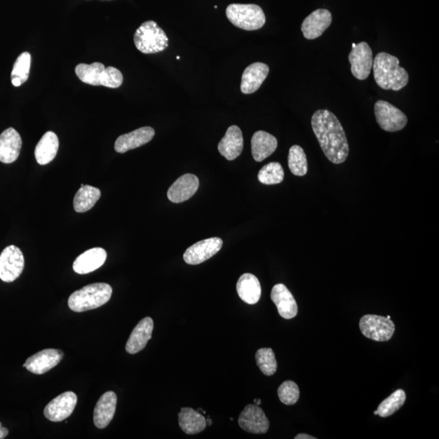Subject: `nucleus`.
<instances>
[{"mask_svg": "<svg viewBox=\"0 0 439 439\" xmlns=\"http://www.w3.org/2000/svg\"><path fill=\"white\" fill-rule=\"evenodd\" d=\"M112 288L107 283H93L76 290L69 298L68 304L76 313L93 310L108 303Z\"/></svg>", "mask_w": 439, "mask_h": 439, "instance_id": "obj_3", "label": "nucleus"}, {"mask_svg": "<svg viewBox=\"0 0 439 439\" xmlns=\"http://www.w3.org/2000/svg\"><path fill=\"white\" fill-rule=\"evenodd\" d=\"M254 403H256L257 405H259L262 403V400H254Z\"/></svg>", "mask_w": 439, "mask_h": 439, "instance_id": "obj_39", "label": "nucleus"}, {"mask_svg": "<svg viewBox=\"0 0 439 439\" xmlns=\"http://www.w3.org/2000/svg\"><path fill=\"white\" fill-rule=\"evenodd\" d=\"M155 136V130L151 127L145 126L128 134L121 135L115 142V150L119 153L135 149L151 142Z\"/></svg>", "mask_w": 439, "mask_h": 439, "instance_id": "obj_19", "label": "nucleus"}, {"mask_svg": "<svg viewBox=\"0 0 439 439\" xmlns=\"http://www.w3.org/2000/svg\"><path fill=\"white\" fill-rule=\"evenodd\" d=\"M75 73L83 83L91 86H104L109 88H119L123 83V75L114 67L105 68L103 64H79Z\"/></svg>", "mask_w": 439, "mask_h": 439, "instance_id": "obj_4", "label": "nucleus"}, {"mask_svg": "<svg viewBox=\"0 0 439 439\" xmlns=\"http://www.w3.org/2000/svg\"><path fill=\"white\" fill-rule=\"evenodd\" d=\"M62 351L58 349H45L29 357L23 367L34 374H44L53 370L63 360Z\"/></svg>", "mask_w": 439, "mask_h": 439, "instance_id": "obj_14", "label": "nucleus"}, {"mask_svg": "<svg viewBox=\"0 0 439 439\" xmlns=\"http://www.w3.org/2000/svg\"><path fill=\"white\" fill-rule=\"evenodd\" d=\"M386 318H388V319H391V316H386Z\"/></svg>", "mask_w": 439, "mask_h": 439, "instance_id": "obj_41", "label": "nucleus"}, {"mask_svg": "<svg viewBox=\"0 0 439 439\" xmlns=\"http://www.w3.org/2000/svg\"><path fill=\"white\" fill-rule=\"evenodd\" d=\"M226 13L229 22L248 32L262 28L266 22L262 8L256 4H233L229 5Z\"/></svg>", "mask_w": 439, "mask_h": 439, "instance_id": "obj_6", "label": "nucleus"}, {"mask_svg": "<svg viewBox=\"0 0 439 439\" xmlns=\"http://www.w3.org/2000/svg\"><path fill=\"white\" fill-rule=\"evenodd\" d=\"M316 438L306 435V433H299L297 436L295 437V439H316Z\"/></svg>", "mask_w": 439, "mask_h": 439, "instance_id": "obj_37", "label": "nucleus"}, {"mask_svg": "<svg viewBox=\"0 0 439 439\" xmlns=\"http://www.w3.org/2000/svg\"><path fill=\"white\" fill-rule=\"evenodd\" d=\"M106 259L107 252L104 249L92 248L75 259L73 269L79 274L90 273L100 269L105 263Z\"/></svg>", "mask_w": 439, "mask_h": 439, "instance_id": "obj_24", "label": "nucleus"}, {"mask_svg": "<svg viewBox=\"0 0 439 439\" xmlns=\"http://www.w3.org/2000/svg\"><path fill=\"white\" fill-rule=\"evenodd\" d=\"M238 425L244 431L262 435L268 432L270 424L262 408L257 405H249L239 415Z\"/></svg>", "mask_w": 439, "mask_h": 439, "instance_id": "obj_13", "label": "nucleus"}, {"mask_svg": "<svg viewBox=\"0 0 439 439\" xmlns=\"http://www.w3.org/2000/svg\"><path fill=\"white\" fill-rule=\"evenodd\" d=\"M372 69L376 83L384 90H400L410 80L407 71L400 66V60L386 53L376 55Z\"/></svg>", "mask_w": 439, "mask_h": 439, "instance_id": "obj_2", "label": "nucleus"}, {"mask_svg": "<svg viewBox=\"0 0 439 439\" xmlns=\"http://www.w3.org/2000/svg\"><path fill=\"white\" fill-rule=\"evenodd\" d=\"M100 197L101 191L100 189L91 186L81 187L74 197V210L79 213L90 210L97 201L100 200Z\"/></svg>", "mask_w": 439, "mask_h": 439, "instance_id": "obj_29", "label": "nucleus"}, {"mask_svg": "<svg viewBox=\"0 0 439 439\" xmlns=\"http://www.w3.org/2000/svg\"><path fill=\"white\" fill-rule=\"evenodd\" d=\"M271 299L277 307L279 315L284 319H292L297 316V303L292 292L285 285H274L271 292Z\"/></svg>", "mask_w": 439, "mask_h": 439, "instance_id": "obj_18", "label": "nucleus"}, {"mask_svg": "<svg viewBox=\"0 0 439 439\" xmlns=\"http://www.w3.org/2000/svg\"><path fill=\"white\" fill-rule=\"evenodd\" d=\"M311 127L327 159L339 165L349 155V145L343 126L328 110H318L311 117Z\"/></svg>", "mask_w": 439, "mask_h": 439, "instance_id": "obj_1", "label": "nucleus"}, {"mask_svg": "<svg viewBox=\"0 0 439 439\" xmlns=\"http://www.w3.org/2000/svg\"><path fill=\"white\" fill-rule=\"evenodd\" d=\"M377 124L387 132L402 130L407 123V117L403 112L384 100H379L374 105Z\"/></svg>", "mask_w": 439, "mask_h": 439, "instance_id": "obj_8", "label": "nucleus"}, {"mask_svg": "<svg viewBox=\"0 0 439 439\" xmlns=\"http://www.w3.org/2000/svg\"><path fill=\"white\" fill-rule=\"evenodd\" d=\"M22 140L19 133L10 127L0 135V161L11 164L18 159Z\"/></svg>", "mask_w": 439, "mask_h": 439, "instance_id": "obj_17", "label": "nucleus"}, {"mask_svg": "<svg viewBox=\"0 0 439 439\" xmlns=\"http://www.w3.org/2000/svg\"><path fill=\"white\" fill-rule=\"evenodd\" d=\"M59 139L53 131H48L40 140L35 147L34 155L41 166L52 162L59 150Z\"/></svg>", "mask_w": 439, "mask_h": 439, "instance_id": "obj_28", "label": "nucleus"}, {"mask_svg": "<svg viewBox=\"0 0 439 439\" xmlns=\"http://www.w3.org/2000/svg\"><path fill=\"white\" fill-rule=\"evenodd\" d=\"M200 186L198 178L191 173L184 175L168 189L167 196L173 203H180L191 198Z\"/></svg>", "mask_w": 439, "mask_h": 439, "instance_id": "obj_16", "label": "nucleus"}, {"mask_svg": "<svg viewBox=\"0 0 439 439\" xmlns=\"http://www.w3.org/2000/svg\"><path fill=\"white\" fill-rule=\"evenodd\" d=\"M134 41L137 49L144 54L161 53L168 47L166 32L153 20L141 25L136 30Z\"/></svg>", "mask_w": 439, "mask_h": 439, "instance_id": "obj_5", "label": "nucleus"}, {"mask_svg": "<svg viewBox=\"0 0 439 439\" xmlns=\"http://www.w3.org/2000/svg\"><path fill=\"white\" fill-rule=\"evenodd\" d=\"M277 147V139L267 132L259 130L252 136V153L254 160L257 162H262L271 156Z\"/></svg>", "mask_w": 439, "mask_h": 439, "instance_id": "obj_25", "label": "nucleus"}, {"mask_svg": "<svg viewBox=\"0 0 439 439\" xmlns=\"http://www.w3.org/2000/svg\"><path fill=\"white\" fill-rule=\"evenodd\" d=\"M8 430L7 428L3 427L2 423L0 422V439L6 438L8 435Z\"/></svg>", "mask_w": 439, "mask_h": 439, "instance_id": "obj_36", "label": "nucleus"}, {"mask_svg": "<svg viewBox=\"0 0 439 439\" xmlns=\"http://www.w3.org/2000/svg\"><path fill=\"white\" fill-rule=\"evenodd\" d=\"M258 180L264 185H276L284 180V170L278 162L269 163L258 173Z\"/></svg>", "mask_w": 439, "mask_h": 439, "instance_id": "obj_33", "label": "nucleus"}, {"mask_svg": "<svg viewBox=\"0 0 439 439\" xmlns=\"http://www.w3.org/2000/svg\"><path fill=\"white\" fill-rule=\"evenodd\" d=\"M30 65H32V55L23 53L15 61L11 74L12 83L16 88L22 86L29 79Z\"/></svg>", "mask_w": 439, "mask_h": 439, "instance_id": "obj_31", "label": "nucleus"}, {"mask_svg": "<svg viewBox=\"0 0 439 439\" xmlns=\"http://www.w3.org/2000/svg\"><path fill=\"white\" fill-rule=\"evenodd\" d=\"M406 400V394L405 391L401 389L396 391L387 398L385 400L380 403L377 410L374 412V415H379L381 417H388L394 414L398 410L405 405Z\"/></svg>", "mask_w": 439, "mask_h": 439, "instance_id": "obj_30", "label": "nucleus"}, {"mask_svg": "<svg viewBox=\"0 0 439 439\" xmlns=\"http://www.w3.org/2000/svg\"><path fill=\"white\" fill-rule=\"evenodd\" d=\"M243 149V136L242 130L237 126L229 127L226 135L219 142L218 151L219 154L228 161H234L241 155Z\"/></svg>", "mask_w": 439, "mask_h": 439, "instance_id": "obj_20", "label": "nucleus"}, {"mask_svg": "<svg viewBox=\"0 0 439 439\" xmlns=\"http://www.w3.org/2000/svg\"><path fill=\"white\" fill-rule=\"evenodd\" d=\"M361 333L377 342L389 341L395 333L396 325L391 319L377 315H365L360 320Z\"/></svg>", "mask_w": 439, "mask_h": 439, "instance_id": "obj_7", "label": "nucleus"}, {"mask_svg": "<svg viewBox=\"0 0 439 439\" xmlns=\"http://www.w3.org/2000/svg\"><path fill=\"white\" fill-rule=\"evenodd\" d=\"M288 166L295 176L303 177L308 173V161L302 147L294 145L290 148Z\"/></svg>", "mask_w": 439, "mask_h": 439, "instance_id": "obj_32", "label": "nucleus"}, {"mask_svg": "<svg viewBox=\"0 0 439 439\" xmlns=\"http://www.w3.org/2000/svg\"><path fill=\"white\" fill-rule=\"evenodd\" d=\"M237 292L243 302L248 304H256L262 296V287L256 276L244 273L237 283Z\"/></svg>", "mask_w": 439, "mask_h": 439, "instance_id": "obj_27", "label": "nucleus"}, {"mask_svg": "<svg viewBox=\"0 0 439 439\" xmlns=\"http://www.w3.org/2000/svg\"><path fill=\"white\" fill-rule=\"evenodd\" d=\"M25 259L20 249L14 245L8 246L0 255V279L13 283L23 272Z\"/></svg>", "mask_w": 439, "mask_h": 439, "instance_id": "obj_9", "label": "nucleus"}, {"mask_svg": "<svg viewBox=\"0 0 439 439\" xmlns=\"http://www.w3.org/2000/svg\"><path fill=\"white\" fill-rule=\"evenodd\" d=\"M349 61L351 73L356 79L359 80L367 79L374 65V58L370 45L365 42L356 44L349 54Z\"/></svg>", "mask_w": 439, "mask_h": 439, "instance_id": "obj_10", "label": "nucleus"}, {"mask_svg": "<svg viewBox=\"0 0 439 439\" xmlns=\"http://www.w3.org/2000/svg\"><path fill=\"white\" fill-rule=\"evenodd\" d=\"M178 424L181 430L187 435H197L207 426L206 418L201 412L191 407H182L178 414Z\"/></svg>", "mask_w": 439, "mask_h": 439, "instance_id": "obj_26", "label": "nucleus"}, {"mask_svg": "<svg viewBox=\"0 0 439 439\" xmlns=\"http://www.w3.org/2000/svg\"><path fill=\"white\" fill-rule=\"evenodd\" d=\"M269 73V68L264 63H254L245 69L242 76L241 91L245 95L255 93L263 84Z\"/></svg>", "mask_w": 439, "mask_h": 439, "instance_id": "obj_23", "label": "nucleus"}, {"mask_svg": "<svg viewBox=\"0 0 439 439\" xmlns=\"http://www.w3.org/2000/svg\"><path fill=\"white\" fill-rule=\"evenodd\" d=\"M223 241L219 238H210L202 240L190 248L183 255V259L188 264L196 265L205 262L222 249Z\"/></svg>", "mask_w": 439, "mask_h": 439, "instance_id": "obj_12", "label": "nucleus"}, {"mask_svg": "<svg viewBox=\"0 0 439 439\" xmlns=\"http://www.w3.org/2000/svg\"><path fill=\"white\" fill-rule=\"evenodd\" d=\"M257 366L265 376H273L278 369L277 360L271 349H260L256 354Z\"/></svg>", "mask_w": 439, "mask_h": 439, "instance_id": "obj_34", "label": "nucleus"}, {"mask_svg": "<svg viewBox=\"0 0 439 439\" xmlns=\"http://www.w3.org/2000/svg\"><path fill=\"white\" fill-rule=\"evenodd\" d=\"M356 43L352 44V48H355V47H356Z\"/></svg>", "mask_w": 439, "mask_h": 439, "instance_id": "obj_40", "label": "nucleus"}, {"mask_svg": "<svg viewBox=\"0 0 439 439\" xmlns=\"http://www.w3.org/2000/svg\"><path fill=\"white\" fill-rule=\"evenodd\" d=\"M117 397L114 391L104 393L96 403L94 410V423L98 428H104L114 419Z\"/></svg>", "mask_w": 439, "mask_h": 439, "instance_id": "obj_22", "label": "nucleus"}, {"mask_svg": "<svg viewBox=\"0 0 439 439\" xmlns=\"http://www.w3.org/2000/svg\"><path fill=\"white\" fill-rule=\"evenodd\" d=\"M154 323L151 318L141 320L133 330L126 346V350L130 354H136L145 349L148 341L151 339Z\"/></svg>", "mask_w": 439, "mask_h": 439, "instance_id": "obj_21", "label": "nucleus"}, {"mask_svg": "<svg viewBox=\"0 0 439 439\" xmlns=\"http://www.w3.org/2000/svg\"><path fill=\"white\" fill-rule=\"evenodd\" d=\"M206 422H207V426H210L212 425V420L209 419V418H208V419L206 420Z\"/></svg>", "mask_w": 439, "mask_h": 439, "instance_id": "obj_38", "label": "nucleus"}, {"mask_svg": "<svg viewBox=\"0 0 439 439\" xmlns=\"http://www.w3.org/2000/svg\"><path fill=\"white\" fill-rule=\"evenodd\" d=\"M332 23V14L327 9L320 8L311 13L301 25L305 39L313 40L324 34Z\"/></svg>", "mask_w": 439, "mask_h": 439, "instance_id": "obj_15", "label": "nucleus"}, {"mask_svg": "<svg viewBox=\"0 0 439 439\" xmlns=\"http://www.w3.org/2000/svg\"><path fill=\"white\" fill-rule=\"evenodd\" d=\"M78 402L75 393L67 391L55 397L44 410V416L53 422L62 421L72 414Z\"/></svg>", "mask_w": 439, "mask_h": 439, "instance_id": "obj_11", "label": "nucleus"}, {"mask_svg": "<svg viewBox=\"0 0 439 439\" xmlns=\"http://www.w3.org/2000/svg\"><path fill=\"white\" fill-rule=\"evenodd\" d=\"M281 402L285 405H294L299 399V389L297 384L292 381H285L278 390Z\"/></svg>", "mask_w": 439, "mask_h": 439, "instance_id": "obj_35", "label": "nucleus"}]
</instances>
